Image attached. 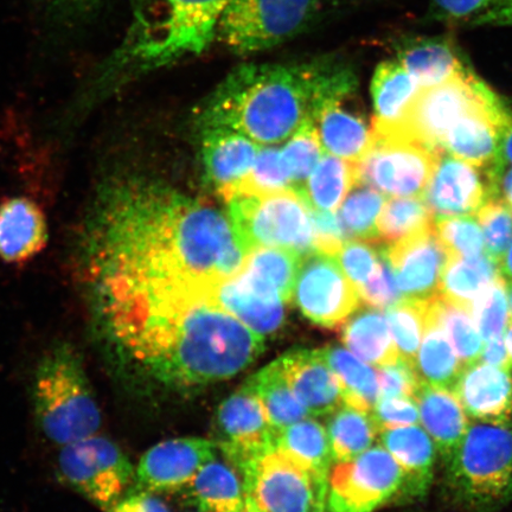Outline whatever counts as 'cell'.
<instances>
[{
	"mask_svg": "<svg viewBox=\"0 0 512 512\" xmlns=\"http://www.w3.org/2000/svg\"><path fill=\"white\" fill-rule=\"evenodd\" d=\"M246 253L220 211L153 184L106 181L78 242L91 302L121 294L201 288L235 277Z\"/></svg>",
	"mask_w": 512,
	"mask_h": 512,
	"instance_id": "1",
	"label": "cell"
},
{
	"mask_svg": "<svg viewBox=\"0 0 512 512\" xmlns=\"http://www.w3.org/2000/svg\"><path fill=\"white\" fill-rule=\"evenodd\" d=\"M200 288L130 294L94 307L104 328L168 386L201 387L241 373L265 350Z\"/></svg>",
	"mask_w": 512,
	"mask_h": 512,
	"instance_id": "2",
	"label": "cell"
},
{
	"mask_svg": "<svg viewBox=\"0 0 512 512\" xmlns=\"http://www.w3.org/2000/svg\"><path fill=\"white\" fill-rule=\"evenodd\" d=\"M355 86L350 67L332 57L246 64L210 96L202 124L239 132L255 143H280L304 124H316L326 107L342 101Z\"/></svg>",
	"mask_w": 512,
	"mask_h": 512,
	"instance_id": "3",
	"label": "cell"
},
{
	"mask_svg": "<svg viewBox=\"0 0 512 512\" xmlns=\"http://www.w3.org/2000/svg\"><path fill=\"white\" fill-rule=\"evenodd\" d=\"M229 0H131L123 41L99 64L88 99L105 98L127 80L184 57L201 55L216 38Z\"/></svg>",
	"mask_w": 512,
	"mask_h": 512,
	"instance_id": "4",
	"label": "cell"
},
{
	"mask_svg": "<svg viewBox=\"0 0 512 512\" xmlns=\"http://www.w3.org/2000/svg\"><path fill=\"white\" fill-rule=\"evenodd\" d=\"M35 418L44 435L59 446L98 433L102 415L79 351L69 343L41 358L32 384Z\"/></svg>",
	"mask_w": 512,
	"mask_h": 512,
	"instance_id": "5",
	"label": "cell"
},
{
	"mask_svg": "<svg viewBox=\"0 0 512 512\" xmlns=\"http://www.w3.org/2000/svg\"><path fill=\"white\" fill-rule=\"evenodd\" d=\"M447 497L462 512H498L512 501V425L471 421L445 464Z\"/></svg>",
	"mask_w": 512,
	"mask_h": 512,
	"instance_id": "6",
	"label": "cell"
},
{
	"mask_svg": "<svg viewBox=\"0 0 512 512\" xmlns=\"http://www.w3.org/2000/svg\"><path fill=\"white\" fill-rule=\"evenodd\" d=\"M230 223L243 251L279 247L303 256L315 251L311 209L298 191L236 192L227 200Z\"/></svg>",
	"mask_w": 512,
	"mask_h": 512,
	"instance_id": "7",
	"label": "cell"
},
{
	"mask_svg": "<svg viewBox=\"0 0 512 512\" xmlns=\"http://www.w3.org/2000/svg\"><path fill=\"white\" fill-rule=\"evenodd\" d=\"M246 512H325L328 476L274 450L249 460L238 470Z\"/></svg>",
	"mask_w": 512,
	"mask_h": 512,
	"instance_id": "8",
	"label": "cell"
},
{
	"mask_svg": "<svg viewBox=\"0 0 512 512\" xmlns=\"http://www.w3.org/2000/svg\"><path fill=\"white\" fill-rule=\"evenodd\" d=\"M319 6L320 0H229L216 38L235 54L259 53L298 35Z\"/></svg>",
	"mask_w": 512,
	"mask_h": 512,
	"instance_id": "9",
	"label": "cell"
},
{
	"mask_svg": "<svg viewBox=\"0 0 512 512\" xmlns=\"http://www.w3.org/2000/svg\"><path fill=\"white\" fill-rule=\"evenodd\" d=\"M498 96L469 68L440 85L420 88L400 123L394 127H371L376 132H392L418 140L431 149L443 151L450 128L464 115L497 104Z\"/></svg>",
	"mask_w": 512,
	"mask_h": 512,
	"instance_id": "10",
	"label": "cell"
},
{
	"mask_svg": "<svg viewBox=\"0 0 512 512\" xmlns=\"http://www.w3.org/2000/svg\"><path fill=\"white\" fill-rule=\"evenodd\" d=\"M443 152L403 134L371 130L368 150L355 163L356 185L387 196H424Z\"/></svg>",
	"mask_w": 512,
	"mask_h": 512,
	"instance_id": "11",
	"label": "cell"
},
{
	"mask_svg": "<svg viewBox=\"0 0 512 512\" xmlns=\"http://www.w3.org/2000/svg\"><path fill=\"white\" fill-rule=\"evenodd\" d=\"M59 471L69 488L106 512L123 497L134 475L121 448L96 434L62 446Z\"/></svg>",
	"mask_w": 512,
	"mask_h": 512,
	"instance_id": "12",
	"label": "cell"
},
{
	"mask_svg": "<svg viewBox=\"0 0 512 512\" xmlns=\"http://www.w3.org/2000/svg\"><path fill=\"white\" fill-rule=\"evenodd\" d=\"M403 475L398 463L382 445L348 462L336 463L328 476L329 512H375L398 502Z\"/></svg>",
	"mask_w": 512,
	"mask_h": 512,
	"instance_id": "13",
	"label": "cell"
},
{
	"mask_svg": "<svg viewBox=\"0 0 512 512\" xmlns=\"http://www.w3.org/2000/svg\"><path fill=\"white\" fill-rule=\"evenodd\" d=\"M304 256L294 286V299L311 322L336 328L357 309L360 294L336 256L319 252Z\"/></svg>",
	"mask_w": 512,
	"mask_h": 512,
	"instance_id": "14",
	"label": "cell"
},
{
	"mask_svg": "<svg viewBox=\"0 0 512 512\" xmlns=\"http://www.w3.org/2000/svg\"><path fill=\"white\" fill-rule=\"evenodd\" d=\"M216 447L239 470L256 457L274 450V430L258 398L241 387L221 403L215 416Z\"/></svg>",
	"mask_w": 512,
	"mask_h": 512,
	"instance_id": "15",
	"label": "cell"
},
{
	"mask_svg": "<svg viewBox=\"0 0 512 512\" xmlns=\"http://www.w3.org/2000/svg\"><path fill=\"white\" fill-rule=\"evenodd\" d=\"M403 298L428 300L439 293L450 254L434 224L384 249Z\"/></svg>",
	"mask_w": 512,
	"mask_h": 512,
	"instance_id": "16",
	"label": "cell"
},
{
	"mask_svg": "<svg viewBox=\"0 0 512 512\" xmlns=\"http://www.w3.org/2000/svg\"><path fill=\"white\" fill-rule=\"evenodd\" d=\"M478 169L446 152L441 153L422 196L435 220L473 215L489 198L496 196L489 174L484 178Z\"/></svg>",
	"mask_w": 512,
	"mask_h": 512,
	"instance_id": "17",
	"label": "cell"
},
{
	"mask_svg": "<svg viewBox=\"0 0 512 512\" xmlns=\"http://www.w3.org/2000/svg\"><path fill=\"white\" fill-rule=\"evenodd\" d=\"M213 441L181 438L163 441L147 451L138 464V489L169 492L184 489L202 467L215 460Z\"/></svg>",
	"mask_w": 512,
	"mask_h": 512,
	"instance_id": "18",
	"label": "cell"
},
{
	"mask_svg": "<svg viewBox=\"0 0 512 512\" xmlns=\"http://www.w3.org/2000/svg\"><path fill=\"white\" fill-rule=\"evenodd\" d=\"M469 419L512 425V371L477 362L466 367L454 387Z\"/></svg>",
	"mask_w": 512,
	"mask_h": 512,
	"instance_id": "19",
	"label": "cell"
},
{
	"mask_svg": "<svg viewBox=\"0 0 512 512\" xmlns=\"http://www.w3.org/2000/svg\"><path fill=\"white\" fill-rule=\"evenodd\" d=\"M509 117L502 100L464 115L446 133L443 151L479 169L494 168L502 131Z\"/></svg>",
	"mask_w": 512,
	"mask_h": 512,
	"instance_id": "20",
	"label": "cell"
},
{
	"mask_svg": "<svg viewBox=\"0 0 512 512\" xmlns=\"http://www.w3.org/2000/svg\"><path fill=\"white\" fill-rule=\"evenodd\" d=\"M279 361L294 394L311 416L332 414L343 406L341 384L322 349H293Z\"/></svg>",
	"mask_w": 512,
	"mask_h": 512,
	"instance_id": "21",
	"label": "cell"
},
{
	"mask_svg": "<svg viewBox=\"0 0 512 512\" xmlns=\"http://www.w3.org/2000/svg\"><path fill=\"white\" fill-rule=\"evenodd\" d=\"M381 444L399 464L403 483L398 502L424 498L434 479L437 448L419 425L392 428L380 433Z\"/></svg>",
	"mask_w": 512,
	"mask_h": 512,
	"instance_id": "22",
	"label": "cell"
},
{
	"mask_svg": "<svg viewBox=\"0 0 512 512\" xmlns=\"http://www.w3.org/2000/svg\"><path fill=\"white\" fill-rule=\"evenodd\" d=\"M47 242V219L35 202L11 197L0 203V259L24 264L40 254Z\"/></svg>",
	"mask_w": 512,
	"mask_h": 512,
	"instance_id": "23",
	"label": "cell"
},
{
	"mask_svg": "<svg viewBox=\"0 0 512 512\" xmlns=\"http://www.w3.org/2000/svg\"><path fill=\"white\" fill-rule=\"evenodd\" d=\"M252 139L227 128H206L203 155L211 181L224 200L242 182L255 163L258 145Z\"/></svg>",
	"mask_w": 512,
	"mask_h": 512,
	"instance_id": "24",
	"label": "cell"
},
{
	"mask_svg": "<svg viewBox=\"0 0 512 512\" xmlns=\"http://www.w3.org/2000/svg\"><path fill=\"white\" fill-rule=\"evenodd\" d=\"M414 400L421 427L430 435L444 464L448 463L469 430L470 419L451 390L421 383Z\"/></svg>",
	"mask_w": 512,
	"mask_h": 512,
	"instance_id": "25",
	"label": "cell"
},
{
	"mask_svg": "<svg viewBox=\"0 0 512 512\" xmlns=\"http://www.w3.org/2000/svg\"><path fill=\"white\" fill-rule=\"evenodd\" d=\"M303 255L291 249L258 247L246 254L236 277L260 296L288 302L293 296Z\"/></svg>",
	"mask_w": 512,
	"mask_h": 512,
	"instance_id": "26",
	"label": "cell"
},
{
	"mask_svg": "<svg viewBox=\"0 0 512 512\" xmlns=\"http://www.w3.org/2000/svg\"><path fill=\"white\" fill-rule=\"evenodd\" d=\"M208 298L215 306L261 336L272 334L283 325L284 302L260 296L236 275L210 287Z\"/></svg>",
	"mask_w": 512,
	"mask_h": 512,
	"instance_id": "27",
	"label": "cell"
},
{
	"mask_svg": "<svg viewBox=\"0 0 512 512\" xmlns=\"http://www.w3.org/2000/svg\"><path fill=\"white\" fill-rule=\"evenodd\" d=\"M399 61L420 88L440 85L467 69L445 38H414L403 44Z\"/></svg>",
	"mask_w": 512,
	"mask_h": 512,
	"instance_id": "28",
	"label": "cell"
},
{
	"mask_svg": "<svg viewBox=\"0 0 512 512\" xmlns=\"http://www.w3.org/2000/svg\"><path fill=\"white\" fill-rule=\"evenodd\" d=\"M184 489L189 502L203 512H246L241 476L228 464L213 460Z\"/></svg>",
	"mask_w": 512,
	"mask_h": 512,
	"instance_id": "29",
	"label": "cell"
},
{
	"mask_svg": "<svg viewBox=\"0 0 512 512\" xmlns=\"http://www.w3.org/2000/svg\"><path fill=\"white\" fill-rule=\"evenodd\" d=\"M242 387L259 399L277 433L311 416L294 394L279 358L249 377Z\"/></svg>",
	"mask_w": 512,
	"mask_h": 512,
	"instance_id": "30",
	"label": "cell"
},
{
	"mask_svg": "<svg viewBox=\"0 0 512 512\" xmlns=\"http://www.w3.org/2000/svg\"><path fill=\"white\" fill-rule=\"evenodd\" d=\"M501 275L498 262L488 254L475 258L450 256L441 275L438 294L470 311L480 294Z\"/></svg>",
	"mask_w": 512,
	"mask_h": 512,
	"instance_id": "31",
	"label": "cell"
},
{
	"mask_svg": "<svg viewBox=\"0 0 512 512\" xmlns=\"http://www.w3.org/2000/svg\"><path fill=\"white\" fill-rule=\"evenodd\" d=\"M419 91L418 83L399 60L380 63L371 81L376 112L373 126L390 128L398 125Z\"/></svg>",
	"mask_w": 512,
	"mask_h": 512,
	"instance_id": "32",
	"label": "cell"
},
{
	"mask_svg": "<svg viewBox=\"0 0 512 512\" xmlns=\"http://www.w3.org/2000/svg\"><path fill=\"white\" fill-rule=\"evenodd\" d=\"M343 343L352 354L374 368L393 364L399 360L386 316L379 311L361 313L345 325Z\"/></svg>",
	"mask_w": 512,
	"mask_h": 512,
	"instance_id": "33",
	"label": "cell"
},
{
	"mask_svg": "<svg viewBox=\"0 0 512 512\" xmlns=\"http://www.w3.org/2000/svg\"><path fill=\"white\" fill-rule=\"evenodd\" d=\"M316 124L324 149L349 162H358L371 143L367 125L356 115L344 111L341 101L326 107Z\"/></svg>",
	"mask_w": 512,
	"mask_h": 512,
	"instance_id": "34",
	"label": "cell"
},
{
	"mask_svg": "<svg viewBox=\"0 0 512 512\" xmlns=\"http://www.w3.org/2000/svg\"><path fill=\"white\" fill-rule=\"evenodd\" d=\"M322 350L341 384L344 405L367 413L373 411L380 395L377 370L348 349L328 347Z\"/></svg>",
	"mask_w": 512,
	"mask_h": 512,
	"instance_id": "35",
	"label": "cell"
},
{
	"mask_svg": "<svg viewBox=\"0 0 512 512\" xmlns=\"http://www.w3.org/2000/svg\"><path fill=\"white\" fill-rule=\"evenodd\" d=\"M414 368L422 383L451 392L465 369L443 329L428 318Z\"/></svg>",
	"mask_w": 512,
	"mask_h": 512,
	"instance_id": "36",
	"label": "cell"
},
{
	"mask_svg": "<svg viewBox=\"0 0 512 512\" xmlns=\"http://www.w3.org/2000/svg\"><path fill=\"white\" fill-rule=\"evenodd\" d=\"M356 184L355 163L334 155H324L299 194L310 208L336 211Z\"/></svg>",
	"mask_w": 512,
	"mask_h": 512,
	"instance_id": "37",
	"label": "cell"
},
{
	"mask_svg": "<svg viewBox=\"0 0 512 512\" xmlns=\"http://www.w3.org/2000/svg\"><path fill=\"white\" fill-rule=\"evenodd\" d=\"M275 448L310 469L329 475L332 456L328 431L318 421L306 418L287 426L277 435Z\"/></svg>",
	"mask_w": 512,
	"mask_h": 512,
	"instance_id": "38",
	"label": "cell"
},
{
	"mask_svg": "<svg viewBox=\"0 0 512 512\" xmlns=\"http://www.w3.org/2000/svg\"><path fill=\"white\" fill-rule=\"evenodd\" d=\"M427 318L443 329L464 368L479 362L484 341L470 311L437 294L428 300Z\"/></svg>",
	"mask_w": 512,
	"mask_h": 512,
	"instance_id": "39",
	"label": "cell"
},
{
	"mask_svg": "<svg viewBox=\"0 0 512 512\" xmlns=\"http://www.w3.org/2000/svg\"><path fill=\"white\" fill-rule=\"evenodd\" d=\"M335 463L361 456L373 447L379 430L370 413L343 405L332 413L326 426Z\"/></svg>",
	"mask_w": 512,
	"mask_h": 512,
	"instance_id": "40",
	"label": "cell"
},
{
	"mask_svg": "<svg viewBox=\"0 0 512 512\" xmlns=\"http://www.w3.org/2000/svg\"><path fill=\"white\" fill-rule=\"evenodd\" d=\"M434 222L424 197H395L384 203L377 220V233L390 245L433 226Z\"/></svg>",
	"mask_w": 512,
	"mask_h": 512,
	"instance_id": "41",
	"label": "cell"
},
{
	"mask_svg": "<svg viewBox=\"0 0 512 512\" xmlns=\"http://www.w3.org/2000/svg\"><path fill=\"white\" fill-rule=\"evenodd\" d=\"M428 300L405 298L386 310L390 334L400 358L413 366L426 329Z\"/></svg>",
	"mask_w": 512,
	"mask_h": 512,
	"instance_id": "42",
	"label": "cell"
},
{
	"mask_svg": "<svg viewBox=\"0 0 512 512\" xmlns=\"http://www.w3.org/2000/svg\"><path fill=\"white\" fill-rule=\"evenodd\" d=\"M384 195L379 191L368 188H358L344 200L338 217L350 239L375 240L377 220L384 206Z\"/></svg>",
	"mask_w": 512,
	"mask_h": 512,
	"instance_id": "43",
	"label": "cell"
},
{
	"mask_svg": "<svg viewBox=\"0 0 512 512\" xmlns=\"http://www.w3.org/2000/svg\"><path fill=\"white\" fill-rule=\"evenodd\" d=\"M323 145L315 123H306L293 134L281 152L293 190L302 192L313 170L322 158Z\"/></svg>",
	"mask_w": 512,
	"mask_h": 512,
	"instance_id": "44",
	"label": "cell"
},
{
	"mask_svg": "<svg viewBox=\"0 0 512 512\" xmlns=\"http://www.w3.org/2000/svg\"><path fill=\"white\" fill-rule=\"evenodd\" d=\"M470 313L484 342L505 335L510 317L507 281L503 275L480 294Z\"/></svg>",
	"mask_w": 512,
	"mask_h": 512,
	"instance_id": "45",
	"label": "cell"
},
{
	"mask_svg": "<svg viewBox=\"0 0 512 512\" xmlns=\"http://www.w3.org/2000/svg\"><path fill=\"white\" fill-rule=\"evenodd\" d=\"M486 254L497 262L507 253L512 242V210L503 200L491 197L477 211Z\"/></svg>",
	"mask_w": 512,
	"mask_h": 512,
	"instance_id": "46",
	"label": "cell"
},
{
	"mask_svg": "<svg viewBox=\"0 0 512 512\" xmlns=\"http://www.w3.org/2000/svg\"><path fill=\"white\" fill-rule=\"evenodd\" d=\"M434 227L450 256L475 258L483 254L482 228L472 215L435 220Z\"/></svg>",
	"mask_w": 512,
	"mask_h": 512,
	"instance_id": "47",
	"label": "cell"
},
{
	"mask_svg": "<svg viewBox=\"0 0 512 512\" xmlns=\"http://www.w3.org/2000/svg\"><path fill=\"white\" fill-rule=\"evenodd\" d=\"M286 189H293V187L290 176H288L285 169L281 152L275 149H266L258 153L251 172L242 179V182L234 189L227 200L236 192L265 194V192Z\"/></svg>",
	"mask_w": 512,
	"mask_h": 512,
	"instance_id": "48",
	"label": "cell"
},
{
	"mask_svg": "<svg viewBox=\"0 0 512 512\" xmlns=\"http://www.w3.org/2000/svg\"><path fill=\"white\" fill-rule=\"evenodd\" d=\"M336 258L356 288L367 284L379 268L381 255L373 247L358 241H347Z\"/></svg>",
	"mask_w": 512,
	"mask_h": 512,
	"instance_id": "49",
	"label": "cell"
},
{
	"mask_svg": "<svg viewBox=\"0 0 512 512\" xmlns=\"http://www.w3.org/2000/svg\"><path fill=\"white\" fill-rule=\"evenodd\" d=\"M358 294L364 303L379 310H388L402 302L403 296L394 277L384 251L381 254L379 268L367 284L357 288Z\"/></svg>",
	"mask_w": 512,
	"mask_h": 512,
	"instance_id": "50",
	"label": "cell"
},
{
	"mask_svg": "<svg viewBox=\"0 0 512 512\" xmlns=\"http://www.w3.org/2000/svg\"><path fill=\"white\" fill-rule=\"evenodd\" d=\"M379 377V399L384 398H415L421 386V380L413 364L399 357V360L388 366L377 368Z\"/></svg>",
	"mask_w": 512,
	"mask_h": 512,
	"instance_id": "51",
	"label": "cell"
},
{
	"mask_svg": "<svg viewBox=\"0 0 512 512\" xmlns=\"http://www.w3.org/2000/svg\"><path fill=\"white\" fill-rule=\"evenodd\" d=\"M377 430L414 426L420 424L418 403L413 398H384L379 399L370 412Z\"/></svg>",
	"mask_w": 512,
	"mask_h": 512,
	"instance_id": "52",
	"label": "cell"
},
{
	"mask_svg": "<svg viewBox=\"0 0 512 512\" xmlns=\"http://www.w3.org/2000/svg\"><path fill=\"white\" fill-rule=\"evenodd\" d=\"M310 209L315 227V252L336 256L350 239L341 220L335 211Z\"/></svg>",
	"mask_w": 512,
	"mask_h": 512,
	"instance_id": "53",
	"label": "cell"
},
{
	"mask_svg": "<svg viewBox=\"0 0 512 512\" xmlns=\"http://www.w3.org/2000/svg\"><path fill=\"white\" fill-rule=\"evenodd\" d=\"M50 19L64 28L85 24L104 6L105 0H43Z\"/></svg>",
	"mask_w": 512,
	"mask_h": 512,
	"instance_id": "54",
	"label": "cell"
},
{
	"mask_svg": "<svg viewBox=\"0 0 512 512\" xmlns=\"http://www.w3.org/2000/svg\"><path fill=\"white\" fill-rule=\"evenodd\" d=\"M496 0H432L435 17L446 21L472 18L482 12Z\"/></svg>",
	"mask_w": 512,
	"mask_h": 512,
	"instance_id": "55",
	"label": "cell"
},
{
	"mask_svg": "<svg viewBox=\"0 0 512 512\" xmlns=\"http://www.w3.org/2000/svg\"><path fill=\"white\" fill-rule=\"evenodd\" d=\"M107 512H170L152 492L138 490L119 499Z\"/></svg>",
	"mask_w": 512,
	"mask_h": 512,
	"instance_id": "56",
	"label": "cell"
},
{
	"mask_svg": "<svg viewBox=\"0 0 512 512\" xmlns=\"http://www.w3.org/2000/svg\"><path fill=\"white\" fill-rule=\"evenodd\" d=\"M476 27H512V0H496L471 18Z\"/></svg>",
	"mask_w": 512,
	"mask_h": 512,
	"instance_id": "57",
	"label": "cell"
},
{
	"mask_svg": "<svg viewBox=\"0 0 512 512\" xmlns=\"http://www.w3.org/2000/svg\"><path fill=\"white\" fill-rule=\"evenodd\" d=\"M479 362L512 371V363L507 347V341H505V335L491 339V341L484 342Z\"/></svg>",
	"mask_w": 512,
	"mask_h": 512,
	"instance_id": "58",
	"label": "cell"
},
{
	"mask_svg": "<svg viewBox=\"0 0 512 512\" xmlns=\"http://www.w3.org/2000/svg\"><path fill=\"white\" fill-rule=\"evenodd\" d=\"M512 165V112L509 111L507 123L502 131L501 143H499L498 159L494 168L489 170L492 179L497 182L502 171Z\"/></svg>",
	"mask_w": 512,
	"mask_h": 512,
	"instance_id": "59",
	"label": "cell"
},
{
	"mask_svg": "<svg viewBox=\"0 0 512 512\" xmlns=\"http://www.w3.org/2000/svg\"><path fill=\"white\" fill-rule=\"evenodd\" d=\"M501 192L503 201L508 204L512 210V168L508 171H502L497 179L496 194Z\"/></svg>",
	"mask_w": 512,
	"mask_h": 512,
	"instance_id": "60",
	"label": "cell"
},
{
	"mask_svg": "<svg viewBox=\"0 0 512 512\" xmlns=\"http://www.w3.org/2000/svg\"><path fill=\"white\" fill-rule=\"evenodd\" d=\"M498 265L503 277L512 281V242L507 253H505L501 261L498 262Z\"/></svg>",
	"mask_w": 512,
	"mask_h": 512,
	"instance_id": "61",
	"label": "cell"
},
{
	"mask_svg": "<svg viewBox=\"0 0 512 512\" xmlns=\"http://www.w3.org/2000/svg\"><path fill=\"white\" fill-rule=\"evenodd\" d=\"M505 341L509 350L510 360L512 363V322H509L507 332H505Z\"/></svg>",
	"mask_w": 512,
	"mask_h": 512,
	"instance_id": "62",
	"label": "cell"
},
{
	"mask_svg": "<svg viewBox=\"0 0 512 512\" xmlns=\"http://www.w3.org/2000/svg\"><path fill=\"white\" fill-rule=\"evenodd\" d=\"M507 292H508V302H509V322H512V281H507Z\"/></svg>",
	"mask_w": 512,
	"mask_h": 512,
	"instance_id": "63",
	"label": "cell"
}]
</instances>
